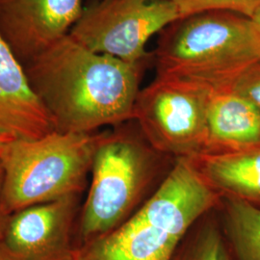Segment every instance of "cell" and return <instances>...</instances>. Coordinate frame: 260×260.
<instances>
[{
  "instance_id": "2e32d148",
  "label": "cell",
  "mask_w": 260,
  "mask_h": 260,
  "mask_svg": "<svg viewBox=\"0 0 260 260\" xmlns=\"http://www.w3.org/2000/svg\"><path fill=\"white\" fill-rule=\"evenodd\" d=\"M260 112V61L245 70L230 87Z\"/></svg>"
},
{
  "instance_id": "3957f363",
  "label": "cell",
  "mask_w": 260,
  "mask_h": 260,
  "mask_svg": "<svg viewBox=\"0 0 260 260\" xmlns=\"http://www.w3.org/2000/svg\"><path fill=\"white\" fill-rule=\"evenodd\" d=\"M169 26L156 50L158 75L223 89L260 61L259 32L248 17L210 11Z\"/></svg>"
},
{
  "instance_id": "e0dca14e",
  "label": "cell",
  "mask_w": 260,
  "mask_h": 260,
  "mask_svg": "<svg viewBox=\"0 0 260 260\" xmlns=\"http://www.w3.org/2000/svg\"><path fill=\"white\" fill-rule=\"evenodd\" d=\"M3 183H4V173L0 164V240L3 236L6 223L8 222L10 215L5 211L3 205Z\"/></svg>"
},
{
  "instance_id": "9a60e30c",
  "label": "cell",
  "mask_w": 260,
  "mask_h": 260,
  "mask_svg": "<svg viewBox=\"0 0 260 260\" xmlns=\"http://www.w3.org/2000/svg\"><path fill=\"white\" fill-rule=\"evenodd\" d=\"M180 19L210 11H225L251 19L260 8V0H173Z\"/></svg>"
},
{
  "instance_id": "8992f818",
  "label": "cell",
  "mask_w": 260,
  "mask_h": 260,
  "mask_svg": "<svg viewBox=\"0 0 260 260\" xmlns=\"http://www.w3.org/2000/svg\"><path fill=\"white\" fill-rule=\"evenodd\" d=\"M211 93L203 84L158 75L140 90L133 121L149 145L164 155L177 159L203 154Z\"/></svg>"
},
{
  "instance_id": "52a82bcc",
  "label": "cell",
  "mask_w": 260,
  "mask_h": 260,
  "mask_svg": "<svg viewBox=\"0 0 260 260\" xmlns=\"http://www.w3.org/2000/svg\"><path fill=\"white\" fill-rule=\"evenodd\" d=\"M179 19L172 0H103L84 10L69 35L93 52L140 65L149 39Z\"/></svg>"
},
{
  "instance_id": "d6986e66",
  "label": "cell",
  "mask_w": 260,
  "mask_h": 260,
  "mask_svg": "<svg viewBox=\"0 0 260 260\" xmlns=\"http://www.w3.org/2000/svg\"><path fill=\"white\" fill-rule=\"evenodd\" d=\"M15 139L16 138L12 137L11 135H8V134L0 131V150L3 148V146H5L7 143H9L11 141Z\"/></svg>"
},
{
  "instance_id": "ac0fdd59",
  "label": "cell",
  "mask_w": 260,
  "mask_h": 260,
  "mask_svg": "<svg viewBox=\"0 0 260 260\" xmlns=\"http://www.w3.org/2000/svg\"><path fill=\"white\" fill-rule=\"evenodd\" d=\"M0 260H17L0 241Z\"/></svg>"
},
{
  "instance_id": "9c48e42d",
  "label": "cell",
  "mask_w": 260,
  "mask_h": 260,
  "mask_svg": "<svg viewBox=\"0 0 260 260\" xmlns=\"http://www.w3.org/2000/svg\"><path fill=\"white\" fill-rule=\"evenodd\" d=\"M83 0H0V36L22 63L68 35Z\"/></svg>"
},
{
  "instance_id": "ba28073f",
  "label": "cell",
  "mask_w": 260,
  "mask_h": 260,
  "mask_svg": "<svg viewBox=\"0 0 260 260\" xmlns=\"http://www.w3.org/2000/svg\"><path fill=\"white\" fill-rule=\"evenodd\" d=\"M77 200L67 196L10 215L0 241L17 260H75Z\"/></svg>"
},
{
  "instance_id": "5b68a950",
  "label": "cell",
  "mask_w": 260,
  "mask_h": 260,
  "mask_svg": "<svg viewBox=\"0 0 260 260\" xmlns=\"http://www.w3.org/2000/svg\"><path fill=\"white\" fill-rule=\"evenodd\" d=\"M98 134L53 131L15 139L0 150L3 205L9 215L67 196L79 195L91 171Z\"/></svg>"
},
{
  "instance_id": "7c38bea8",
  "label": "cell",
  "mask_w": 260,
  "mask_h": 260,
  "mask_svg": "<svg viewBox=\"0 0 260 260\" xmlns=\"http://www.w3.org/2000/svg\"><path fill=\"white\" fill-rule=\"evenodd\" d=\"M190 159L206 183L222 198L238 199L260 207V146Z\"/></svg>"
},
{
  "instance_id": "277c9868",
  "label": "cell",
  "mask_w": 260,
  "mask_h": 260,
  "mask_svg": "<svg viewBox=\"0 0 260 260\" xmlns=\"http://www.w3.org/2000/svg\"><path fill=\"white\" fill-rule=\"evenodd\" d=\"M124 123L98 134L77 245L109 233L129 219L149 199L163 167L167 155L149 145L138 125L132 128Z\"/></svg>"
},
{
  "instance_id": "44dd1931",
  "label": "cell",
  "mask_w": 260,
  "mask_h": 260,
  "mask_svg": "<svg viewBox=\"0 0 260 260\" xmlns=\"http://www.w3.org/2000/svg\"><path fill=\"white\" fill-rule=\"evenodd\" d=\"M172 1H173V0H172Z\"/></svg>"
},
{
  "instance_id": "8fae6325",
  "label": "cell",
  "mask_w": 260,
  "mask_h": 260,
  "mask_svg": "<svg viewBox=\"0 0 260 260\" xmlns=\"http://www.w3.org/2000/svg\"><path fill=\"white\" fill-rule=\"evenodd\" d=\"M260 146V112L230 88L212 90L203 154L236 152Z\"/></svg>"
},
{
  "instance_id": "5bb4252c",
  "label": "cell",
  "mask_w": 260,
  "mask_h": 260,
  "mask_svg": "<svg viewBox=\"0 0 260 260\" xmlns=\"http://www.w3.org/2000/svg\"><path fill=\"white\" fill-rule=\"evenodd\" d=\"M201 220L180 242L173 260H234L223 229L215 220Z\"/></svg>"
},
{
  "instance_id": "7a4b0ae2",
  "label": "cell",
  "mask_w": 260,
  "mask_h": 260,
  "mask_svg": "<svg viewBox=\"0 0 260 260\" xmlns=\"http://www.w3.org/2000/svg\"><path fill=\"white\" fill-rule=\"evenodd\" d=\"M222 203L190 158H177L145 204L118 228L75 246V260H173L187 233Z\"/></svg>"
},
{
  "instance_id": "30bf717a",
  "label": "cell",
  "mask_w": 260,
  "mask_h": 260,
  "mask_svg": "<svg viewBox=\"0 0 260 260\" xmlns=\"http://www.w3.org/2000/svg\"><path fill=\"white\" fill-rule=\"evenodd\" d=\"M0 131L16 139H36L55 131L28 80L21 62L0 36Z\"/></svg>"
},
{
  "instance_id": "6da1fadb",
  "label": "cell",
  "mask_w": 260,
  "mask_h": 260,
  "mask_svg": "<svg viewBox=\"0 0 260 260\" xmlns=\"http://www.w3.org/2000/svg\"><path fill=\"white\" fill-rule=\"evenodd\" d=\"M24 69L55 131L93 133L133 121L140 65L93 52L68 34Z\"/></svg>"
},
{
  "instance_id": "ffe728a7",
  "label": "cell",
  "mask_w": 260,
  "mask_h": 260,
  "mask_svg": "<svg viewBox=\"0 0 260 260\" xmlns=\"http://www.w3.org/2000/svg\"><path fill=\"white\" fill-rule=\"evenodd\" d=\"M251 19L260 34V8L254 13V15L251 17Z\"/></svg>"
},
{
  "instance_id": "4fadbf2b",
  "label": "cell",
  "mask_w": 260,
  "mask_h": 260,
  "mask_svg": "<svg viewBox=\"0 0 260 260\" xmlns=\"http://www.w3.org/2000/svg\"><path fill=\"white\" fill-rule=\"evenodd\" d=\"M223 233L234 260H260V207L234 198H222Z\"/></svg>"
}]
</instances>
